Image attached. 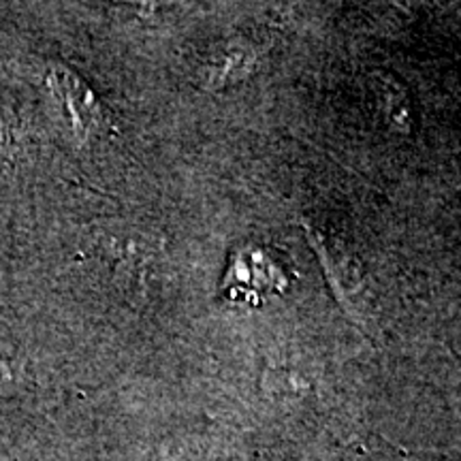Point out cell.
Segmentation results:
<instances>
[{
  "instance_id": "obj_2",
  "label": "cell",
  "mask_w": 461,
  "mask_h": 461,
  "mask_svg": "<svg viewBox=\"0 0 461 461\" xmlns=\"http://www.w3.org/2000/svg\"><path fill=\"white\" fill-rule=\"evenodd\" d=\"M17 376V359L11 355V350L0 346V384L14 383Z\"/></svg>"
},
{
  "instance_id": "obj_1",
  "label": "cell",
  "mask_w": 461,
  "mask_h": 461,
  "mask_svg": "<svg viewBox=\"0 0 461 461\" xmlns=\"http://www.w3.org/2000/svg\"><path fill=\"white\" fill-rule=\"evenodd\" d=\"M50 92L54 96L62 122L77 141H88L105 124V113L88 84L67 67H54L48 73Z\"/></svg>"
}]
</instances>
